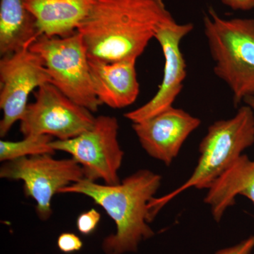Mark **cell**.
<instances>
[{
	"instance_id": "obj_1",
	"label": "cell",
	"mask_w": 254,
	"mask_h": 254,
	"mask_svg": "<svg viewBox=\"0 0 254 254\" xmlns=\"http://www.w3.org/2000/svg\"><path fill=\"white\" fill-rule=\"evenodd\" d=\"M168 12L163 0H96L76 31L89 59L136 60Z\"/></svg>"
},
{
	"instance_id": "obj_2",
	"label": "cell",
	"mask_w": 254,
	"mask_h": 254,
	"mask_svg": "<svg viewBox=\"0 0 254 254\" xmlns=\"http://www.w3.org/2000/svg\"><path fill=\"white\" fill-rule=\"evenodd\" d=\"M161 180L158 174L140 170L118 185H100L83 179L62 189L60 193L86 195L104 209L115 222L116 231L102 242L105 254L134 253L142 242L155 236L148 225L153 220L150 203Z\"/></svg>"
},
{
	"instance_id": "obj_3",
	"label": "cell",
	"mask_w": 254,
	"mask_h": 254,
	"mask_svg": "<svg viewBox=\"0 0 254 254\" xmlns=\"http://www.w3.org/2000/svg\"><path fill=\"white\" fill-rule=\"evenodd\" d=\"M254 143V113L248 105L241 107L233 118L212 124L200 142V157L193 173L176 190L153 198L150 203L152 216L155 218L170 200L189 189L208 190Z\"/></svg>"
},
{
	"instance_id": "obj_4",
	"label": "cell",
	"mask_w": 254,
	"mask_h": 254,
	"mask_svg": "<svg viewBox=\"0 0 254 254\" xmlns=\"http://www.w3.org/2000/svg\"><path fill=\"white\" fill-rule=\"evenodd\" d=\"M203 25L214 72L231 90L237 106L254 96V19H225L210 7Z\"/></svg>"
},
{
	"instance_id": "obj_5",
	"label": "cell",
	"mask_w": 254,
	"mask_h": 254,
	"mask_svg": "<svg viewBox=\"0 0 254 254\" xmlns=\"http://www.w3.org/2000/svg\"><path fill=\"white\" fill-rule=\"evenodd\" d=\"M29 48L44 62L51 83L74 103L98 112L102 103L95 93L88 53L78 31L66 37L41 35Z\"/></svg>"
},
{
	"instance_id": "obj_6",
	"label": "cell",
	"mask_w": 254,
	"mask_h": 254,
	"mask_svg": "<svg viewBox=\"0 0 254 254\" xmlns=\"http://www.w3.org/2000/svg\"><path fill=\"white\" fill-rule=\"evenodd\" d=\"M0 177L22 181L25 195L36 201L37 216L47 221L53 214V196L62 189L85 179V175L74 159H55L53 155L44 154L5 162L0 168Z\"/></svg>"
},
{
	"instance_id": "obj_7",
	"label": "cell",
	"mask_w": 254,
	"mask_h": 254,
	"mask_svg": "<svg viewBox=\"0 0 254 254\" xmlns=\"http://www.w3.org/2000/svg\"><path fill=\"white\" fill-rule=\"evenodd\" d=\"M118 132V119L100 115L90 129L74 138L51 141L50 145L55 151L71 155L83 168L86 180H102L105 185H116L121 182L119 170L125 155Z\"/></svg>"
},
{
	"instance_id": "obj_8",
	"label": "cell",
	"mask_w": 254,
	"mask_h": 254,
	"mask_svg": "<svg viewBox=\"0 0 254 254\" xmlns=\"http://www.w3.org/2000/svg\"><path fill=\"white\" fill-rule=\"evenodd\" d=\"M35 98L20 121V131L24 137L49 135L67 140L94 125L93 113L69 99L53 83L40 87Z\"/></svg>"
},
{
	"instance_id": "obj_9",
	"label": "cell",
	"mask_w": 254,
	"mask_h": 254,
	"mask_svg": "<svg viewBox=\"0 0 254 254\" xmlns=\"http://www.w3.org/2000/svg\"><path fill=\"white\" fill-rule=\"evenodd\" d=\"M26 46L0 60V136L21 121L28 106V97L34 90L51 83L50 73L41 56Z\"/></svg>"
},
{
	"instance_id": "obj_10",
	"label": "cell",
	"mask_w": 254,
	"mask_h": 254,
	"mask_svg": "<svg viewBox=\"0 0 254 254\" xmlns=\"http://www.w3.org/2000/svg\"><path fill=\"white\" fill-rule=\"evenodd\" d=\"M193 29L191 23H178L170 12L159 23L154 38L161 46L165 58L163 81L148 103L125 114V118L132 123H140L173 106L187 76L186 62L180 45Z\"/></svg>"
},
{
	"instance_id": "obj_11",
	"label": "cell",
	"mask_w": 254,
	"mask_h": 254,
	"mask_svg": "<svg viewBox=\"0 0 254 254\" xmlns=\"http://www.w3.org/2000/svg\"><path fill=\"white\" fill-rule=\"evenodd\" d=\"M200 125L199 119L173 106L152 118L133 123L132 128L147 154L169 166Z\"/></svg>"
},
{
	"instance_id": "obj_12",
	"label": "cell",
	"mask_w": 254,
	"mask_h": 254,
	"mask_svg": "<svg viewBox=\"0 0 254 254\" xmlns=\"http://www.w3.org/2000/svg\"><path fill=\"white\" fill-rule=\"evenodd\" d=\"M136 62L107 63L88 58L93 88L102 105L122 109L135 103L140 92Z\"/></svg>"
},
{
	"instance_id": "obj_13",
	"label": "cell",
	"mask_w": 254,
	"mask_h": 254,
	"mask_svg": "<svg viewBox=\"0 0 254 254\" xmlns=\"http://www.w3.org/2000/svg\"><path fill=\"white\" fill-rule=\"evenodd\" d=\"M96 0H26L41 35L66 37L76 31Z\"/></svg>"
},
{
	"instance_id": "obj_14",
	"label": "cell",
	"mask_w": 254,
	"mask_h": 254,
	"mask_svg": "<svg viewBox=\"0 0 254 254\" xmlns=\"http://www.w3.org/2000/svg\"><path fill=\"white\" fill-rule=\"evenodd\" d=\"M242 195L254 204V160L242 155L208 190L205 203L210 206L215 222L221 221L227 209Z\"/></svg>"
},
{
	"instance_id": "obj_15",
	"label": "cell",
	"mask_w": 254,
	"mask_h": 254,
	"mask_svg": "<svg viewBox=\"0 0 254 254\" xmlns=\"http://www.w3.org/2000/svg\"><path fill=\"white\" fill-rule=\"evenodd\" d=\"M26 0H0V55H11L31 46L41 36Z\"/></svg>"
},
{
	"instance_id": "obj_16",
	"label": "cell",
	"mask_w": 254,
	"mask_h": 254,
	"mask_svg": "<svg viewBox=\"0 0 254 254\" xmlns=\"http://www.w3.org/2000/svg\"><path fill=\"white\" fill-rule=\"evenodd\" d=\"M53 137L40 135L24 137L18 141H0V161H10L23 157L50 154L54 155L55 150L50 145Z\"/></svg>"
},
{
	"instance_id": "obj_17",
	"label": "cell",
	"mask_w": 254,
	"mask_h": 254,
	"mask_svg": "<svg viewBox=\"0 0 254 254\" xmlns=\"http://www.w3.org/2000/svg\"><path fill=\"white\" fill-rule=\"evenodd\" d=\"M100 219V213L93 208L80 214L76 222L78 232L86 236L91 235L99 225Z\"/></svg>"
},
{
	"instance_id": "obj_18",
	"label": "cell",
	"mask_w": 254,
	"mask_h": 254,
	"mask_svg": "<svg viewBox=\"0 0 254 254\" xmlns=\"http://www.w3.org/2000/svg\"><path fill=\"white\" fill-rule=\"evenodd\" d=\"M57 245L60 251L64 254L78 252L83 248V241L72 232H63L58 237Z\"/></svg>"
},
{
	"instance_id": "obj_19",
	"label": "cell",
	"mask_w": 254,
	"mask_h": 254,
	"mask_svg": "<svg viewBox=\"0 0 254 254\" xmlns=\"http://www.w3.org/2000/svg\"><path fill=\"white\" fill-rule=\"evenodd\" d=\"M254 250V235L242 240L240 243L221 249L214 254H252Z\"/></svg>"
},
{
	"instance_id": "obj_20",
	"label": "cell",
	"mask_w": 254,
	"mask_h": 254,
	"mask_svg": "<svg viewBox=\"0 0 254 254\" xmlns=\"http://www.w3.org/2000/svg\"><path fill=\"white\" fill-rule=\"evenodd\" d=\"M222 4L235 11H250L254 9V0H221Z\"/></svg>"
},
{
	"instance_id": "obj_21",
	"label": "cell",
	"mask_w": 254,
	"mask_h": 254,
	"mask_svg": "<svg viewBox=\"0 0 254 254\" xmlns=\"http://www.w3.org/2000/svg\"><path fill=\"white\" fill-rule=\"evenodd\" d=\"M244 103H245V105L250 107L251 109L253 111L254 118V96L248 97V98H246L244 100Z\"/></svg>"
},
{
	"instance_id": "obj_22",
	"label": "cell",
	"mask_w": 254,
	"mask_h": 254,
	"mask_svg": "<svg viewBox=\"0 0 254 254\" xmlns=\"http://www.w3.org/2000/svg\"></svg>"
}]
</instances>
